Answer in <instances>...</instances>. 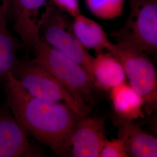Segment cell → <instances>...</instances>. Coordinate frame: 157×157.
Listing matches in <instances>:
<instances>
[{
    "label": "cell",
    "instance_id": "1",
    "mask_svg": "<svg viewBox=\"0 0 157 157\" xmlns=\"http://www.w3.org/2000/svg\"><path fill=\"white\" fill-rule=\"evenodd\" d=\"M2 83L6 104L28 136L48 147L58 156L70 155L71 135L82 116L65 103L32 97L11 73Z\"/></svg>",
    "mask_w": 157,
    "mask_h": 157
},
{
    "label": "cell",
    "instance_id": "2",
    "mask_svg": "<svg viewBox=\"0 0 157 157\" xmlns=\"http://www.w3.org/2000/svg\"><path fill=\"white\" fill-rule=\"evenodd\" d=\"M32 50L37 62L49 71L80 103L90 107L88 104L93 100L97 87L83 67L41 37Z\"/></svg>",
    "mask_w": 157,
    "mask_h": 157
},
{
    "label": "cell",
    "instance_id": "3",
    "mask_svg": "<svg viewBox=\"0 0 157 157\" xmlns=\"http://www.w3.org/2000/svg\"><path fill=\"white\" fill-rule=\"evenodd\" d=\"M12 75L29 94L50 102H63L80 116L88 115L90 107L80 103L45 67L34 59H18Z\"/></svg>",
    "mask_w": 157,
    "mask_h": 157
},
{
    "label": "cell",
    "instance_id": "4",
    "mask_svg": "<svg viewBox=\"0 0 157 157\" xmlns=\"http://www.w3.org/2000/svg\"><path fill=\"white\" fill-rule=\"evenodd\" d=\"M130 11L124 26L111 33L116 44L147 55L157 50V0H129Z\"/></svg>",
    "mask_w": 157,
    "mask_h": 157
},
{
    "label": "cell",
    "instance_id": "5",
    "mask_svg": "<svg viewBox=\"0 0 157 157\" xmlns=\"http://www.w3.org/2000/svg\"><path fill=\"white\" fill-rule=\"evenodd\" d=\"M40 37L63 55L78 62L91 76V66L94 56L81 44L74 33L72 22L64 12L48 3L43 13ZM92 80V79H91Z\"/></svg>",
    "mask_w": 157,
    "mask_h": 157
},
{
    "label": "cell",
    "instance_id": "6",
    "mask_svg": "<svg viewBox=\"0 0 157 157\" xmlns=\"http://www.w3.org/2000/svg\"><path fill=\"white\" fill-rule=\"evenodd\" d=\"M112 54L122 63L129 83L142 97L144 111L150 114L157 108V74L147 55L121 45Z\"/></svg>",
    "mask_w": 157,
    "mask_h": 157
},
{
    "label": "cell",
    "instance_id": "7",
    "mask_svg": "<svg viewBox=\"0 0 157 157\" xmlns=\"http://www.w3.org/2000/svg\"><path fill=\"white\" fill-rule=\"evenodd\" d=\"M48 4V0H9L13 30L28 50H33L40 39L42 17Z\"/></svg>",
    "mask_w": 157,
    "mask_h": 157
},
{
    "label": "cell",
    "instance_id": "8",
    "mask_svg": "<svg viewBox=\"0 0 157 157\" xmlns=\"http://www.w3.org/2000/svg\"><path fill=\"white\" fill-rule=\"evenodd\" d=\"M44 154L29 141L7 104L0 108V157H40Z\"/></svg>",
    "mask_w": 157,
    "mask_h": 157
},
{
    "label": "cell",
    "instance_id": "9",
    "mask_svg": "<svg viewBox=\"0 0 157 157\" xmlns=\"http://www.w3.org/2000/svg\"><path fill=\"white\" fill-rule=\"evenodd\" d=\"M105 124L103 118L80 117L71 135L70 155L100 157L101 150L108 140Z\"/></svg>",
    "mask_w": 157,
    "mask_h": 157
},
{
    "label": "cell",
    "instance_id": "10",
    "mask_svg": "<svg viewBox=\"0 0 157 157\" xmlns=\"http://www.w3.org/2000/svg\"><path fill=\"white\" fill-rule=\"evenodd\" d=\"M118 138L124 142L128 157H157V137L132 121L115 117Z\"/></svg>",
    "mask_w": 157,
    "mask_h": 157
},
{
    "label": "cell",
    "instance_id": "11",
    "mask_svg": "<svg viewBox=\"0 0 157 157\" xmlns=\"http://www.w3.org/2000/svg\"><path fill=\"white\" fill-rule=\"evenodd\" d=\"M72 29L79 42L86 50H93L98 54L104 52L112 53L117 48L116 44L109 39L101 26L81 13L73 17Z\"/></svg>",
    "mask_w": 157,
    "mask_h": 157
},
{
    "label": "cell",
    "instance_id": "12",
    "mask_svg": "<svg viewBox=\"0 0 157 157\" xmlns=\"http://www.w3.org/2000/svg\"><path fill=\"white\" fill-rule=\"evenodd\" d=\"M91 76L95 87L104 91H109L126 80L122 63L110 52H104L94 57Z\"/></svg>",
    "mask_w": 157,
    "mask_h": 157
},
{
    "label": "cell",
    "instance_id": "13",
    "mask_svg": "<svg viewBox=\"0 0 157 157\" xmlns=\"http://www.w3.org/2000/svg\"><path fill=\"white\" fill-rule=\"evenodd\" d=\"M109 91L116 117L132 121L145 117L143 99L129 82L118 84Z\"/></svg>",
    "mask_w": 157,
    "mask_h": 157
},
{
    "label": "cell",
    "instance_id": "14",
    "mask_svg": "<svg viewBox=\"0 0 157 157\" xmlns=\"http://www.w3.org/2000/svg\"><path fill=\"white\" fill-rule=\"evenodd\" d=\"M9 2L0 8V83L11 73L18 58L17 54L23 46L21 40L8 27Z\"/></svg>",
    "mask_w": 157,
    "mask_h": 157
},
{
    "label": "cell",
    "instance_id": "15",
    "mask_svg": "<svg viewBox=\"0 0 157 157\" xmlns=\"http://www.w3.org/2000/svg\"><path fill=\"white\" fill-rule=\"evenodd\" d=\"M89 11L103 20L121 17L124 11V0H85Z\"/></svg>",
    "mask_w": 157,
    "mask_h": 157
},
{
    "label": "cell",
    "instance_id": "16",
    "mask_svg": "<svg viewBox=\"0 0 157 157\" xmlns=\"http://www.w3.org/2000/svg\"><path fill=\"white\" fill-rule=\"evenodd\" d=\"M124 142L119 138L107 140L103 146L100 157H128Z\"/></svg>",
    "mask_w": 157,
    "mask_h": 157
},
{
    "label": "cell",
    "instance_id": "17",
    "mask_svg": "<svg viewBox=\"0 0 157 157\" xmlns=\"http://www.w3.org/2000/svg\"><path fill=\"white\" fill-rule=\"evenodd\" d=\"M50 2L61 11L73 17L81 13L78 0H50Z\"/></svg>",
    "mask_w": 157,
    "mask_h": 157
},
{
    "label": "cell",
    "instance_id": "18",
    "mask_svg": "<svg viewBox=\"0 0 157 157\" xmlns=\"http://www.w3.org/2000/svg\"><path fill=\"white\" fill-rule=\"evenodd\" d=\"M9 2V0H0V8Z\"/></svg>",
    "mask_w": 157,
    "mask_h": 157
}]
</instances>
